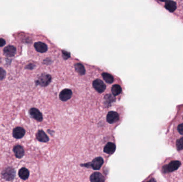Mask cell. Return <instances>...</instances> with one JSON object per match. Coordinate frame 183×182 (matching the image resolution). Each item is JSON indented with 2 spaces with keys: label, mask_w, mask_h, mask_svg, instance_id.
Instances as JSON below:
<instances>
[{
  "label": "cell",
  "mask_w": 183,
  "mask_h": 182,
  "mask_svg": "<svg viewBox=\"0 0 183 182\" xmlns=\"http://www.w3.org/2000/svg\"><path fill=\"white\" fill-rule=\"evenodd\" d=\"M1 176L6 181H12L15 177L16 172L13 167H8L3 170L1 172Z\"/></svg>",
  "instance_id": "6da1fadb"
},
{
  "label": "cell",
  "mask_w": 183,
  "mask_h": 182,
  "mask_svg": "<svg viewBox=\"0 0 183 182\" xmlns=\"http://www.w3.org/2000/svg\"><path fill=\"white\" fill-rule=\"evenodd\" d=\"M181 165V163L178 160H172L163 167L164 172H175L178 169Z\"/></svg>",
  "instance_id": "7a4b0ae2"
},
{
  "label": "cell",
  "mask_w": 183,
  "mask_h": 182,
  "mask_svg": "<svg viewBox=\"0 0 183 182\" xmlns=\"http://www.w3.org/2000/svg\"><path fill=\"white\" fill-rule=\"evenodd\" d=\"M52 80V77L50 75L47 74H43L40 75L39 78L37 80L36 83L42 87H46L49 85Z\"/></svg>",
  "instance_id": "3957f363"
},
{
  "label": "cell",
  "mask_w": 183,
  "mask_h": 182,
  "mask_svg": "<svg viewBox=\"0 0 183 182\" xmlns=\"http://www.w3.org/2000/svg\"><path fill=\"white\" fill-rule=\"evenodd\" d=\"M29 115L31 117L36 121L41 122L43 120V114L36 108H32L29 110Z\"/></svg>",
  "instance_id": "277c9868"
},
{
  "label": "cell",
  "mask_w": 183,
  "mask_h": 182,
  "mask_svg": "<svg viewBox=\"0 0 183 182\" xmlns=\"http://www.w3.org/2000/svg\"><path fill=\"white\" fill-rule=\"evenodd\" d=\"M93 86L96 91L102 93L105 91L106 86L104 82L100 79H96L93 82Z\"/></svg>",
  "instance_id": "5b68a950"
},
{
  "label": "cell",
  "mask_w": 183,
  "mask_h": 182,
  "mask_svg": "<svg viewBox=\"0 0 183 182\" xmlns=\"http://www.w3.org/2000/svg\"><path fill=\"white\" fill-rule=\"evenodd\" d=\"M119 119V114L114 111H110L107 116V121L109 124H114Z\"/></svg>",
  "instance_id": "8992f818"
},
{
  "label": "cell",
  "mask_w": 183,
  "mask_h": 182,
  "mask_svg": "<svg viewBox=\"0 0 183 182\" xmlns=\"http://www.w3.org/2000/svg\"><path fill=\"white\" fill-rule=\"evenodd\" d=\"M25 135V130L22 127H17L13 129V137L16 139L22 138Z\"/></svg>",
  "instance_id": "52a82bcc"
},
{
  "label": "cell",
  "mask_w": 183,
  "mask_h": 182,
  "mask_svg": "<svg viewBox=\"0 0 183 182\" xmlns=\"http://www.w3.org/2000/svg\"><path fill=\"white\" fill-rule=\"evenodd\" d=\"M4 55L9 57H13L16 53V48L13 46H8L3 50Z\"/></svg>",
  "instance_id": "ba28073f"
},
{
  "label": "cell",
  "mask_w": 183,
  "mask_h": 182,
  "mask_svg": "<svg viewBox=\"0 0 183 182\" xmlns=\"http://www.w3.org/2000/svg\"><path fill=\"white\" fill-rule=\"evenodd\" d=\"M13 151L17 158L20 159L24 156L25 151L23 147L20 145H17L13 149Z\"/></svg>",
  "instance_id": "9c48e42d"
},
{
  "label": "cell",
  "mask_w": 183,
  "mask_h": 182,
  "mask_svg": "<svg viewBox=\"0 0 183 182\" xmlns=\"http://www.w3.org/2000/svg\"><path fill=\"white\" fill-rule=\"evenodd\" d=\"M72 91L70 89H66L63 90L59 94V98L61 101H66L69 100L72 96Z\"/></svg>",
  "instance_id": "30bf717a"
},
{
  "label": "cell",
  "mask_w": 183,
  "mask_h": 182,
  "mask_svg": "<svg viewBox=\"0 0 183 182\" xmlns=\"http://www.w3.org/2000/svg\"><path fill=\"white\" fill-rule=\"evenodd\" d=\"M103 164V159L101 157L96 158L92 161L91 163V167L94 170H98L100 169L102 165Z\"/></svg>",
  "instance_id": "8fae6325"
},
{
  "label": "cell",
  "mask_w": 183,
  "mask_h": 182,
  "mask_svg": "<svg viewBox=\"0 0 183 182\" xmlns=\"http://www.w3.org/2000/svg\"><path fill=\"white\" fill-rule=\"evenodd\" d=\"M90 181L92 182H103L105 179L101 173L94 172L90 176Z\"/></svg>",
  "instance_id": "7c38bea8"
},
{
  "label": "cell",
  "mask_w": 183,
  "mask_h": 182,
  "mask_svg": "<svg viewBox=\"0 0 183 182\" xmlns=\"http://www.w3.org/2000/svg\"><path fill=\"white\" fill-rule=\"evenodd\" d=\"M36 139L39 142L46 143L49 141V137L43 130H40L38 131L36 135Z\"/></svg>",
  "instance_id": "4fadbf2b"
},
{
  "label": "cell",
  "mask_w": 183,
  "mask_h": 182,
  "mask_svg": "<svg viewBox=\"0 0 183 182\" xmlns=\"http://www.w3.org/2000/svg\"><path fill=\"white\" fill-rule=\"evenodd\" d=\"M34 47L36 51L40 53H44L46 52L48 50L47 46L45 43L41 42L35 43L34 44Z\"/></svg>",
  "instance_id": "5bb4252c"
},
{
  "label": "cell",
  "mask_w": 183,
  "mask_h": 182,
  "mask_svg": "<svg viewBox=\"0 0 183 182\" xmlns=\"http://www.w3.org/2000/svg\"><path fill=\"white\" fill-rule=\"evenodd\" d=\"M165 8L171 13H173L176 9V3L171 0L166 1Z\"/></svg>",
  "instance_id": "9a60e30c"
},
{
  "label": "cell",
  "mask_w": 183,
  "mask_h": 182,
  "mask_svg": "<svg viewBox=\"0 0 183 182\" xmlns=\"http://www.w3.org/2000/svg\"><path fill=\"white\" fill-rule=\"evenodd\" d=\"M115 150H116V145L112 143H108L105 146L103 151L105 153L107 154H111L114 153Z\"/></svg>",
  "instance_id": "2e32d148"
},
{
  "label": "cell",
  "mask_w": 183,
  "mask_h": 182,
  "mask_svg": "<svg viewBox=\"0 0 183 182\" xmlns=\"http://www.w3.org/2000/svg\"><path fill=\"white\" fill-rule=\"evenodd\" d=\"M18 175L20 178L23 180H26L29 178V170L26 168H22L20 169L18 172Z\"/></svg>",
  "instance_id": "e0dca14e"
},
{
  "label": "cell",
  "mask_w": 183,
  "mask_h": 182,
  "mask_svg": "<svg viewBox=\"0 0 183 182\" xmlns=\"http://www.w3.org/2000/svg\"><path fill=\"white\" fill-rule=\"evenodd\" d=\"M102 78L105 80V81L106 82L108 83H112L114 81V77L110 74L107 73H103L102 74Z\"/></svg>",
  "instance_id": "ac0fdd59"
},
{
  "label": "cell",
  "mask_w": 183,
  "mask_h": 182,
  "mask_svg": "<svg viewBox=\"0 0 183 182\" xmlns=\"http://www.w3.org/2000/svg\"><path fill=\"white\" fill-rule=\"evenodd\" d=\"M75 67L76 71L80 75H84L85 73V69L84 66L80 63H77L75 65Z\"/></svg>",
  "instance_id": "d6986e66"
},
{
  "label": "cell",
  "mask_w": 183,
  "mask_h": 182,
  "mask_svg": "<svg viewBox=\"0 0 183 182\" xmlns=\"http://www.w3.org/2000/svg\"><path fill=\"white\" fill-rule=\"evenodd\" d=\"M122 88L119 85H115L112 87L111 92L114 96H117L122 92Z\"/></svg>",
  "instance_id": "ffe728a7"
},
{
  "label": "cell",
  "mask_w": 183,
  "mask_h": 182,
  "mask_svg": "<svg viewBox=\"0 0 183 182\" xmlns=\"http://www.w3.org/2000/svg\"><path fill=\"white\" fill-rule=\"evenodd\" d=\"M176 147L178 150H183V137L177 140Z\"/></svg>",
  "instance_id": "44dd1931"
},
{
  "label": "cell",
  "mask_w": 183,
  "mask_h": 182,
  "mask_svg": "<svg viewBox=\"0 0 183 182\" xmlns=\"http://www.w3.org/2000/svg\"><path fill=\"white\" fill-rule=\"evenodd\" d=\"M6 76V72L2 68L0 67V80H3Z\"/></svg>",
  "instance_id": "7402d4cb"
},
{
  "label": "cell",
  "mask_w": 183,
  "mask_h": 182,
  "mask_svg": "<svg viewBox=\"0 0 183 182\" xmlns=\"http://www.w3.org/2000/svg\"><path fill=\"white\" fill-rule=\"evenodd\" d=\"M177 130H178V132L180 133V134L183 135V123L180 124L178 126Z\"/></svg>",
  "instance_id": "603a6c76"
},
{
  "label": "cell",
  "mask_w": 183,
  "mask_h": 182,
  "mask_svg": "<svg viewBox=\"0 0 183 182\" xmlns=\"http://www.w3.org/2000/svg\"><path fill=\"white\" fill-rule=\"evenodd\" d=\"M6 42L5 40L2 39V38H0V47H3L6 44Z\"/></svg>",
  "instance_id": "cb8c5ba5"
},
{
  "label": "cell",
  "mask_w": 183,
  "mask_h": 182,
  "mask_svg": "<svg viewBox=\"0 0 183 182\" xmlns=\"http://www.w3.org/2000/svg\"><path fill=\"white\" fill-rule=\"evenodd\" d=\"M63 56L64 57V58L68 59L70 57V55L69 52H66V51H63Z\"/></svg>",
  "instance_id": "d4e9b609"
},
{
  "label": "cell",
  "mask_w": 183,
  "mask_h": 182,
  "mask_svg": "<svg viewBox=\"0 0 183 182\" xmlns=\"http://www.w3.org/2000/svg\"><path fill=\"white\" fill-rule=\"evenodd\" d=\"M159 1H160L161 2H165L166 0H159Z\"/></svg>",
  "instance_id": "484cf974"
},
{
  "label": "cell",
  "mask_w": 183,
  "mask_h": 182,
  "mask_svg": "<svg viewBox=\"0 0 183 182\" xmlns=\"http://www.w3.org/2000/svg\"></svg>",
  "instance_id": "4316f807"
}]
</instances>
